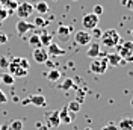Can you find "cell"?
<instances>
[{
    "mask_svg": "<svg viewBox=\"0 0 133 130\" xmlns=\"http://www.w3.org/2000/svg\"><path fill=\"white\" fill-rule=\"evenodd\" d=\"M100 41H101V44H103L104 47L112 49V47H116V46L119 44L121 38H119V35H118V32H116L115 29H109V30L101 33Z\"/></svg>",
    "mask_w": 133,
    "mask_h": 130,
    "instance_id": "cell-1",
    "label": "cell"
},
{
    "mask_svg": "<svg viewBox=\"0 0 133 130\" xmlns=\"http://www.w3.org/2000/svg\"><path fill=\"white\" fill-rule=\"evenodd\" d=\"M121 59L124 61L125 64H129V62H132L133 61V42L132 41H125L123 42V46L119 47V53H118Z\"/></svg>",
    "mask_w": 133,
    "mask_h": 130,
    "instance_id": "cell-2",
    "label": "cell"
},
{
    "mask_svg": "<svg viewBox=\"0 0 133 130\" xmlns=\"http://www.w3.org/2000/svg\"><path fill=\"white\" fill-rule=\"evenodd\" d=\"M108 70V62H106V57L104 59H92V62L89 64V71L94 74H104Z\"/></svg>",
    "mask_w": 133,
    "mask_h": 130,
    "instance_id": "cell-3",
    "label": "cell"
},
{
    "mask_svg": "<svg viewBox=\"0 0 133 130\" xmlns=\"http://www.w3.org/2000/svg\"><path fill=\"white\" fill-rule=\"evenodd\" d=\"M33 12V6L29 3V2H18V6H17L15 9V14L20 18H23V20H26V18H29V17L32 15Z\"/></svg>",
    "mask_w": 133,
    "mask_h": 130,
    "instance_id": "cell-4",
    "label": "cell"
},
{
    "mask_svg": "<svg viewBox=\"0 0 133 130\" xmlns=\"http://www.w3.org/2000/svg\"><path fill=\"white\" fill-rule=\"evenodd\" d=\"M98 21H100V17L95 15V14H85L82 18V26H83V30H91L94 29L95 26H98Z\"/></svg>",
    "mask_w": 133,
    "mask_h": 130,
    "instance_id": "cell-5",
    "label": "cell"
},
{
    "mask_svg": "<svg viewBox=\"0 0 133 130\" xmlns=\"http://www.w3.org/2000/svg\"><path fill=\"white\" fill-rule=\"evenodd\" d=\"M32 57L36 64H45L49 61V53L45 47H38V49H33L32 51Z\"/></svg>",
    "mask_w": 133,
    "mask_h": 130,
    "instance_id": "cell-6",
    "label": "cell"
},
{
    "mask_svg": "<svg viewBox=\"0 0 133 130\" xmlns=\"http://www.w3.org/2000/svg\"><path fill=\"white\" fill-rule=\"evenodd\" d=\"M21 103L23 105H33V106H38V107H45L47 100L41 94H35V95H30V97H27L26 100H23Z\"/></svg>",
    "mask_w": 133,
    "mask_h": 130,
    "instance_id": "cell-7",
    "label": "cell"
},
{
    "mask_svg": "<svg viewBox=\"0 0 133 130\" xmlns=\"http://www.w3.org/2000/svg\"><path fill=\"white\" fill-rule=\"evenodd\" d=\"M91 35L88 30H77L74 33V41L79 44V46H88L91 44Z\"/></svg>",
    "mask_w": 133,
    "mask_h": 130,
    "instance_id": "cell-8",
    "label": "cell"
},
{
    "mask_svg": "<svg viewBox=\"0 0 133 130\" xmlns=\"http://www.w3.org/2000/svg\"><path fill=\"white\" fill-rule=\"evenodd\" d=\"M58 38L62 42H66V41L71 38V35H73V27L71 26H64V24H61L58 27Z\"/></svg>",
    "mask_w": 133,
    "mask_h": 130,
    "instance_id": "cell-9",
    "label": "cell"
},
{
    "mask_svg": "<svg viewBox=\"0 0 133 130\" xmlns=\"http://www.w3.org/2000/svg\"><path fill=\"white\" fill-rule=\"evenodd\" d=\"M35 26L30 24L29 21H26V20H23V18H20L18 20V23L15 24V29H17V33L20 35V36H24L26 33L29 32L30 29H33Z\"/></svg>",
    "mask_w": 133,
    "mask_h": 130,
    "instance_id": "cell-10",
    "label": "cell"
},
{
    "mask_svg": "<svg viewBox=\"0 0 133 130\" xmlns=\"http://www.w3.org/2000/svg\"><path fill=\"white\" fill-rule=\"evenodd\" d=\"M47 129H51V130H55L56 127H59L61 126V118H59V112L58 110H53L51 114L47 116Z\"/></svg>",
    "mask_w": 133,
    "mask_h": 130,
    "instance_id": "cell-11",
    "label": "cell"
},
{
    "mask_svg": "<svg viewBox=\"0 0 133 130\" xmlns=\"http://www.w3.org/2000/svg\"><path fill=\"white\" fill-rule=\"evenodd\" d=\"M106 62H108V67H118V65L125 64L118 53H109L106 56Z\"/></svg>",
    "mask_w": 133,
    "mask_h": 130,
    "instance_id": "cell-12",
    "label": "cell"
},
{
    "mask_svg": "<svg viewBox=\"0 0 133 130\" xmlns=\"http://www.w3.org/2000/svg\"><path fill=\"white\" fill-rule=\"evenodd\" d=\"M47 53H49V56H62L66 51L64 49H61V46H58L56 42H51L47 47Z\"/></svg>",
    "mask_w": 133,
    "mask_h": 130,
    "instance_id": "cell-13",
    "label": "cell"
},
{
    "mask_svg": "<svg viewBox=\"0 0 133 130\" xmlns=\"http://www.w3.org/2000/svg\"><path fill=\"white\" fill-rule=\"evenodd\" d=\"M88 46H89V49H88V51H86V56L91 57V59H95V57H98L100 51H101L98 42H92V44H88Z\"/></svg>",
    "mask_w": 133,
    "mask_h": 130,
    "instance_id": "cell-14",
    "label": "cell"
},
{
    "mask_svg": "<svg viewBox=\"0 0 133 130\" xmlns=\"http://www.w3.org/2000/svg\"><path fill=\"white\" fill-rule=\"evenodd\" d=\"M33 9L38 12V14H47L49 12V5H47V2H44V0H39V2H36V5L33 6Z\"/></svg>",
    "mask_w": 133,
    "mask_h": 130,
    "instance_id": "cell-15",
    "label": "cell"
},
{
    "mask_svg": "<svg viewBox=\"0 0 133 130\" xmlns=\"http://www.w3.org/2000/svg\"><path fill=\"white\" fill-rule=\"evenodd\" d=\"M118 130H133V120L132 118H123L118 124Z\"/></svg>",
    "mask_w": 133,
    "mask_h": 130,
    "instance_id": "cell-16",
    "label": "cell"
},
{
    "mask_svg": "<svg viewBox=\"0 0 133 130\" xmlns=\"http://www.w3.org/2000/svg\"><path fill=\"white\" fill-rule=\"evenodd\" d=\"M0 80H2V83H5V85H8V86H12L14 82H15V77L11 73H3L0 76Z\"/></svg>",
    "mask_w": 133,
    "mask_h": 130,
    "instance_id": "cell-17",
    "label": "cell"
},
{
    "mask_svg": "<svg viewBox=\"0 0 133 130\" xmlns=\"http://www.w3.org/2000/svg\"><path fill=\"white\" fill-rule=\"evenodd\" d=\"M39 41H41V46L42 47H49V44H51L53 42V36L50 35V33H42V35H39Z\"/></svg>",
    "mask_w": 133,
    "mask_h": 130,
    "instance_id": "cell-18",
    "label": "cell"
},
{
    "mask_svg": "<svg viewBox=\"0 0 133 130\" xmlns=\"http://www.w3.org/2000/svg\"><path fill=\"white\" fill-rule=\"evenodd\" d=\"M29 46H30L32 49L42 47V46H41V41H39V35H36V33L30 35V38H29Z\"/></svg>",
    "mask_w": 133,
    "mask_h": 130,
    "instance_id": "cell-19",
    "label": "cell"
},
{
    "mask_svg": "<svg viewBox=\"0 0 133 130\" xmlns=\"http://www.w3.org/2000/svg\"><path fill=\"white\" fill-rule=\"evenodd\" d=\"M66 109H68V112L77 114V112L80 110V101H77V100H73V101H70V103L66 105Z\"/></svg>",
    "mask_w": 133,
    "mask_h": 130,
    "instance_id": "cell-20",
    "label": "cell"
},
{
    "mask_svg": "<svg viewBox=\"0 0 133 130\" xmlns=\"http://www.w3.org/2000/svg\"><path fill=\"white\" fill-rule=\"evenodd\" d=\"M17 6H18V2H17V0H6V2L3 3V8L8 9L9 14H12V11H15Z\"/></svg>",
    "mask_w": 133,
    "mask_h": 130,
    "instance_id": "cell-21",
    "label": "cell"
},
{
    "mask_svg": "<svg viewBox=\"0 0 133 130\" xmlns=\"http://www.w3.org/2000/svg\"><path fill=\"white\" fill-rule=\"evenodd\" d=\"M47 79L50 82H58L61 79V71L59 70H50L49 74H47Z\"/></svg>",
    "mask_w": 133,
    "mask_h": 130,
    "instance_id": "cell-22",
    "label": "cell"
},
{
    "mask_svg": "<svg viewBox=\"0 0 133 130\" xmlns=\"http://www.w3.org/2000/svg\"><path fill=\"white\" fill-rule=\"evenodd\" d=\"M71 88H74V80L73 79H65V80L61 83V89H64V91H70Z\"/></svg>",
    "mask_w": 133,
    "mask_h": 130,
    "instance_id": "cell-23",
    "label": "cell"
},
{
    "mask_svg": "<svg viewBox=\"0 0 133 130\" xmlns=\"http://www.w3.org/2000/svg\"><path fill=\"white\" fill-rule=\"evenodd\" d=\"M23 127H24V122L21 120H14V121L9 122V129L12 130H23Z\"/></svg>",
    "mask_w": 133,
    "mask_h": 130,
    "instance_id": "cell-24",
    "label": "cell"
},
{
    "mask_svg": "<svg viewBox=\"0 0 133 130\" xmlns=\"http://www.w3.org/2000/svg\"><path fill=\"white\" fill-rule=\"evenodd\" d=\"M101 33H103V30L100 29L98 26H95L94 29H91V32H89V35H91V38H95V40H100V36H101Z\"/></svg>",
    "mask_w": 133,
    "mask_h": 130,
    "instance_id": "cell-25",
    "label": "cell"
},
{
    "mask_svg": "<svg viewBox=\"0 0 133 130\" xmlns=\"http://www.w3.org/2000/svg\"><path fill=\"white\" fill-rule=\"evenodd\" d=\"M33 26H36V27H45V26H47V21H45L42 17H36V18L33 20Z\"/></svg>",
    "mask_w": 133,
    "mask_h": 130,
    "instance_id": "cell-26",
    "label": "cell"
},
{
    "mask_svg": "<svg viewBox=\"0 0 133 130\" xmlns=\"http://www.w3.org/2000/svg\"><path fill=\"white\" fill-rule=\"evenodd\" d=\"M18 65H20L21 68L27 70V71H29V68H30V62H29L26 57H20V61H18Z\"/></svg>",
    "mask_w": 133,
    "mask_h": 130,
    "instance_id": "cell-27",
    "label": "cell"
},
{
    "mask_svg": "<svg viewBox=\"0 0 133 130\" xmlns=\"http://www.w3.org/2000/svg\"><path fill=\"white\" fill-rule=\"evenodd\" d=\"M9 65V59L6 56H0V68H3V70H6Z\"/></svg>",
    "mask_w": 133,
    "mask_h": 130,
    "instance_id": "cell-28",
    "label": "cell"
},
{
    "mask_svg": "<svg viewBox=\"0 0 133 130\" xmlns=\"http://www.w3.org/2000/svg\"><path fill=\"white\" fill-rule=\"evenodd\" d=\"M9 17V11L5 8H0V21H3V20H6Z\"/></svg>",
    "mask_w": 133,
    "mask_h": 130,
    "instance_id": "cell-29",
    "label": "cell"
},
{
    "mask_svg": "<svg viewBox=\"0 0 133 130\" xmlns=\"http://www.w3.org/2000/svg\"><path fill=\"white\" fill-rule=\"evenodd\" d=\"M92 14H95V15H101V14H103V6H101V5H95V6H94V9H92Z\"/></svg>",
    "mask_w": 133,
    "mask_h": 130,
    "instance_id": "cell-30",
    "label": "cell"
},
{
    "mask_svg": "<svg viewBox=\"0 0 133 130\" xmlns=\"http://www.w3.org/2000/svg\"><path fill=\"white\" fill-rule=\"evenodd\" d=\"M101 130H118V126H116V124H112V122H109V124H106V126H103Z\"/></svg>",
    "mask_w": 133,
    "mask_h": 130,
    "instance_id": "cell-31",
    "label": "cell"
},
{
    "mask_svg": "<svg viewBox=\"0 0 133 130\" xmlns=\"http://www.w3.org/2000/svg\"><path fill=\"white\" fill-rule=\"evenodd\" d=\"M8 101V97H6V94L3 92V91L0 89V105H5Z\"/></svg>",
    "mask_w": 133,
    "mask_h": 130,
    "instance_id": "cell-32",
    "label": "cell"
},
{
    "mask_svg": "<svg viewBox=\"0 0 133 130\" xmlns=\"http://www.w3.org/2000/svg\"><path fill=\"white\" fill-rule=\"evenodd\" d=\"M8 42V35L5 32H0V44H6Z\"/></svg>",
    "mask_w": 133,
    "mask_h": 130,
    "instance_id": "cell-33",
    "label": "cell"
},
{
    "mask_svg": "<svg viewBox=\"0 0 133 130\" xmlns=\"http://www.w3.org/2000/svg\"><path fill=\"white\" fill-rule=\"evenodd\" d=\"M125 8H129V9H132L133 8V0H127V3L124 5Z\"/></svg>",
    "mask_w": 133,
    "mask_h": 130,
    "instance_id": "cell-34",
    "label": "cell"
},
{
    "mask_svg": "<svg viewBox=\"0 0 133 130\" xmlns=\"http://www.w3.org/2000/svg\"><path fill=\"white\" fill-rule=\"evenodd\" d=\"M0 130H9V124H3V126L0 127Z\"/></svg>",
    "mask_w": 133,
    "mask_h": 130,
    "instance_id": "cell-35",
    "label": "cell"
},
{
    "mask_svg": "<svg viewBox=\"0 0 133 130\" xmlns=\"http://www.w3.org/2000/svg\"><path fill=\"white\" fill-rule=\"evenodd\" d=\"M127 3V0H121V5H125Z\"/></svg>",
    "mask_w": 133,
    "mask_h": 130,
    "instance_id": "cell-36",
    "label": "cell"
},
{
    "mask_svg": "<svg viewBox=\"0 0 133 130\" xmlns=\"http://www.w3.org/2000/svg\"><path fill=\"white\" fill-rule=\"evenodd\" d=\"M53 2H58V0H53Z\"/></svg>",
    "mask_w": 133,
    "mask_h": 130,
    "instance_id": "cell-37",
    "label": "cell"
},
{
    "mask_svg": "<svg viewBox=\"0 0 133 130\" xmlns=\"http://www.w3.org/2000/svg\"><path fill=\"white\" fill-rule=\"evenodd\" d=\"M0 83H2V80H0Z\"/></svg>",
    "mask_w": 133,
    "mask_h": 130,
    "instance_id": "cell-38",
    "label": "cell"
},
{
    "mask_svg": "<svg viewBox=\"0 0 133 130\" xmlns=\"http://www.w3.org/2000/svg\"><path fill=\"white\" fill-rule=\"evenodd\" d=\"M49 130H51V129H49Z\"/></svg>",
    "mask_w": 133,
    "mask_h": 130,
    "instance_id": "cell-39",
    "label": "cell"
},
{
    "mask_svg": "<svg viewBox=\"0 0 133 130\" xmlns=\"http://www.w3.org/2000/svg\"><path fill=\"white\" fill-rule=\"evenodd\" d=\"M73 2H74V0H73Z\"/></svg>",
    "mask_w": 133,
    "mask_h": 130,
    "instance_id": "cell-40",
    "label": "cell"
}]
</instances>
